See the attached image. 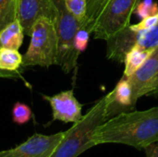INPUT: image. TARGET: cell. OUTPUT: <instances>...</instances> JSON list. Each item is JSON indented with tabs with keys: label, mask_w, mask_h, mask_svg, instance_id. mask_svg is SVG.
<instances>
[{
	"label": "cell",
	"mask_w": 158,
	"mask_h": 157,
	"mask_svg": "<svg viewBox=\"0 0 158 157\" xmlns=\"http://www.w3.org/2000/svg\"><path fill=\"white\" fill-rule=\"evenodd\" d=\"M23 56L18 50L10 48H0V69L6 71H17L22 67Z\"/></svg>",
	"instance_id": "14"
},
{
	"label": "cell",
	"mask_w": 158,
	"mask_h": 157,
	"mask_svg": "<svg viewBox=\"0 0 158 157\" xmlns=\"http://www.w3.org/2000/svg\"><path fill=\"white\" fill-rule=\"evenodd\" d=\"M158 23V14L149 16L147 18H144L142 19L141 22L135 24V25H131V28L135 31H148L154 26H156Z\"/></svg>",
	"instance_id": "21"
},
{
	"label": "cell",
	"mask_w": 158,
	"mask_h": 157,
	"mask_svg": "<svg viewBox=\"0 0 158 157\" xmlns=\"http://www.w3.org/2000/svg\"><path fill=\"white\" fill-rule=\"evenodd\" d=\"M94 145L121 143L144 149L158 142V106L119 114L102 124L95 131Z\"/></svg>",
	"instance_id": "1"
},
{
	"label": "cell",
	"mask_w": 158,
	"mask_h": 157,
	"mask_svg": "<svg viewBox=\"0 0 158 157\" xmlns=\"http://www.w3.org/2000/svg\"><path fill=\"white\" fill-rule=\"evenodd\" d=\"M30 36L31 43L23 56L22 68L31 66L49 68L56 65L58 40L54 21L46 18L38 19Z\"/></svg>",
	"instance_id": "4"
},
{
	"label": "cell",
	"mask_w": 158,
	"mask_h": 157,
	"mask_svg": "<svg viewBox=\"0 0 158 157\" xmlns=\"http://www.w3.org/2000/svg\"><path fill=\"white\" fill-rule=\"evenodd\" d=\"M32 113L31 108L22 103L17 102L12 109V119L15 123L19 125L26 124L31 120Z\"/></svg>",
	"instance_id": "18"
},
{
	"label": "cell",
	"mask_w": 158,
	"mask_h": 157,
	"mask_svg": "<svg viewBox=\"0 0 158 157\" xmlns=\"http://www.w3.org/2000/svg\"><path fill=\"white\" fill-rule=\"evenodd\" d=\"M19 0H0V31L17 19Z\"/></svg>",
	"instance_id": "15"
},
{
	"label": "cell",
	"mask_w": 158,
	"mask_h": 157,
	"mask_svg": "<svg viewBox=\"0 0 158 157\" xmlns=\"http://www.w3.org/2000/svg\"><path fill=\"white\" fill-rule=\"evenodd\" d=\"M65 3L68 9L83 24L85 28L87 0H65Z\"/></svg>",
	"instance_id": "19"
},
{
	"label": "cell",
	"mask_w": 158,
	"mask_h": 157,
	"mask_svg": "<svg viewBox=\"0 0 158 157\" xmlns=\"http://www.w3.org/2000/svg\"><path fill=\"white\" fill-rule=\"evenodd\" d=\"M135 45L150 52L158 47V23L148 31H137Z\"/></svg>",
	"instance_id": "17"
},
{
	"label": "cell",
	"mask_w": 158,
	"mask_h": 157,
	"mask_svg": "<svg viewBox=\"0 0 158 157\" xmlns=\"http://www.w3.org/2000/svg\"><path fill=\"white\" fill-rule=\"evenodd\" d=\"M64 135L65 131L53 135L34 133L17 147L1 151L0 157H51Z\"/></svg>",
	"instance_id": "6"
},
{
	"label": "cell",
	"mask_w": 158,
	"mask_h": 157,
	"mask_svg": "<svg viewBox=\"0 0 158 157\" xmlns=\"http://www.w3.org/2000/svg\"><path fill=\"white\" fill-rule=\"evenodd\" d=\"M136 105L128 78L123 75L113 91L106 94V112L107 120L119 114L134 111Z\"/></svg>",
	"instance_id": "10"
},
{
	"label": "cell",
	"mask_w": 158,
	"mask_h": 157,
	"mask_svg": "<svg viewBox=\"0 0 158 157\" xmlns=\"http://www.w3.org/2000/svg\"><path fill=\"white\" fill-rule=\"evenodd\" d=\"M109 0H87V11L85 19V29L92 33L96 19L101 14Z\"/></svg>",
	"instance_id": "16"
},
{
	"label": "cell",
	"mask_w": 158,
	"mask_h": 157,
	"mask_svg": "<svg viewBox=\"0 0 158 157\" xmlns=\"http://www.w3.org/2000/svg\"><path fill=\"white\" fill-rule=\"evenodd\" d=\"M42 18L54 21L55 6L53 0H19L17 19L26 35L31 34L34 23Z\"/></svg>",
	"instance_id": "8"
},
{
	"label": "cell",
	"mask_w": 158,
	"mask_h": 157,
	"mask_svg": "<svg viewBox=\"0 0 158 157\" xmlns=\"http://www.w3.org/2000/svg\"><path fill=\"white\" fill-rule=\"evenodd\" d=\"M136 40L137 31H133L131 25L117 32L106 41L107 58L118 63H124L127 53L135 45Z\"/></svg>",
	"instance_id": "11"
},
{
	"label": "cell",
	"mask_w": 158,
	"mask_h": 157,
	"mask_svg": "<svg viewBox=\"0 0 158 157\" xmlns=\"http://www.w3.org/2000/svg\"><path fill=\"white\" fill-rule=\"evenodd\" d=\"M24 31L18 19L14 20L0 31V48L19 50L23 43Z\"/></svg>",
	"instance_id": "12"
},
{
	"label": "cell",
	"mask_w": 158,
	"mask_h": 157,
	"mask_svg": "<svg viewBox=\"0 0 158 157\" xmlns=\"http://www.w3.org/2000/svg\"><path fill=\"white\" fill-rule=\"evenodd\" d=\"M106 95L100 98L81 119L68 130L51 157H78L95 146L93 139L96 130L106 118Z\"/></svg>",
	"instance_id": "2"
},
{
	"label": "cell",
	"mask_w": 158,
	"mask_h": 157,
	"mask_svg": "<svg viewBox=\"0 0 158 157\" xmlns=\"http://www.w3.org/2000/svg\"><path fill=\"white\" fill-rule=\"evenodd\" d=\"M152 52L143 49L137 45H134L131 48V50L127 53L124 64H125V69H124V75L125 76H131L136 69H138L143 63L148 58V56L151 55Z\"/></svg>",
	"instance_id": "13"
},
{
	"label": "cell",
	"mask_w": 158,
	"mask_h": 157,
	"mask_svg": "<svg viewBox=\"0 0 158 157\" xmlns=\"http://www.w3.org/2000/svg\"><path fill=\"white\" fill-rule=\"evenodd\" d=\"M52 108L53 120L64 123H77L81 119L82 105L76 99L73 90L61 92L53 96L43 95Z\"/></svg>",
	"instance_id": "9"
},
{
	"label": "cell",
	"mask_w": 158,
	"mask_h": 157,
	"mask_svg": "<svg viewBox=\"0 0 158 157\" xmlns=\"http://www.w3.org/2000/svg\"><path fill=\"white\" fill-rule=\"evenodd\" d=\"M138 3L139 0H109L94 24V38L106 41L128 27Z\"/></svg>",
	"instance_id": "5"
},
{
	"label": "cell",
	"mask_w": 158,
	"mask_h": 157,
	"mask_svg": "<svg viewBox=\"0 0 158 157\" xmlns=\"http://www.w3.org/2000/svg\"><path fill=\"white\" fill-rule=\"evenodd\" d=\"M134 12L142 19L149 16L156 15L158 14V4L152 0H144L137 4Z\"/></svg>",
	"instance_id": "20"
},
{
	"label": "cell",
	"mask_w": 158,
	"mask_h": 157,
	"mask_svg": "<svg viewBox=\"0 0 158 157\" xmlns=\"http://www.w3.org/2000/svg\"><path fill=\"white\" fill-rule=\"evenodd\" d=\"M55 6L54 24L58 40L56 63L65 73L76 69L80 53L75 47V38L83 24L68 9L65 0H53ZM85 29V28H84Z\"/></svg>",
	"instance_id": "3"
},
{
	"label": "cell",
	"mask_w": 158,
	"mask_h": 157,
	"mask_svg": "<svg viewBox=\"0 0 158 157\" xmlns=\"http://www.w3.org/2000/svg\"><path fill=\"white\" fill-rule=\"evenodd\" d=\"M20 75L19 72L17 71H14V72H11V71H6V70H1L0 69V78H19Z\"/></svg>",
	"instance_id": "24"
},
{
	"label": "cell",
	"mask_w": 158,
	"mask_h": 157,
	"mask_svg": "<svg viewBox=\"0 0 158 157\" xmlns=\"http://www.w3.org/2000/svg\"><path fill=\"white\" fill-rule=\"evenodd\" d=\"M91 33L84 28L80 29V31H78L76 38H75V47L77 49V51L81 54L82 51L85 50L87 43H88V40H89V35Z\"/></svg>",
	"instance_id": "22"
},
{
	"label": "cell",
	"mask_w": 158,
	"mask_h": 157,
	"mask_svg": "<svg viewBox=\"0 0 158 157\" xmlns=\"http://www.w3.org/2000/svg\"><path fill=\"white\" fill-rule=\"evenodd\" d=\"M146 157H158V142L153 143L144 149Z\"/></svg>",
	"instance_id": "23"
},
{
	"label": "cell",
	"mask_w": 158,
	"mask_h": 157,
	"mask_svg": "<svg viewBox=\"0 0 158 157\" xmlns=\"http://www.w3.org/2000/svg\"><path fill=\"white\" fill-rule=\"evenodd\" d=\"M127 78L131 88L134 102L137 103L143 96H149L155 90L157 82L158 47L151 53L138 69Z\"/></svg>",
	"instance_id": "7"
}]
</instances>
